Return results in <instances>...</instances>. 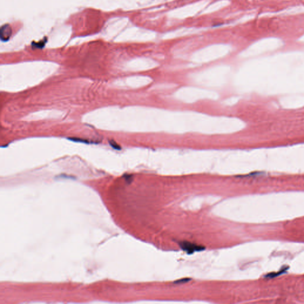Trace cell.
I'll list each match as a JSON object with an SVG mask.
<instances>
[{
  "label": "cell",
  "mask_w": 304,
  "mask_h": 304,
  "mask_svg": "<svg viewBox=\"0 0 304 304\" xmlns=\"http://www.w3.org/2000/svg\"><path fill=\"white\" fill-rule=\"evenodd\" d=\"M181 248L188 254H192L195 251H200L203 250V247L198 246L189 242H181L180 244Z\"/></svg>",
  "instance_id": "cell-1"
},
{
  "label": "cell",
  "mask_w": 304,
  "mask_h": 304,
  "mask_svg": "<svg viewBox=\"0 0 304 304\" xmlns=\"http://www.w3.org/2000/svg\"><path fill=\"white\" fill-rule=\"evenodd\" d=\"M109 143L110 145V146L113 148L115 150H121V147L120 146V145H118L117 143H116L115 141H114L113 140H109Z\"/></svg>",
  "instance_id": "cell-2"
},
{
  "label": "cell",
  "mask_w": 304,
  "mask_h": 304,
  "mask_svg": "<svg viewBox=\"0 0 304 304\" xmlns=\"http://www.w3.org/2000/svg\"><path fill=\"white\" fill-rule=\"evenodd\" d=\"M70 140L76 142H81V143H88V141L87 140H84L82 138H70Z\"/></svg>",
  "instance_id": "cell-3"
},
{
  "label": "cell",
  "mask_w": 304,
  "mask_h": 304,
  "mask_svg": "<svg viewBox=\"0 0 304 304\" xmlns=\"http://www.w3.org/2000/svg\"><path fill=\"white\" fill-rule=\"evenodd\" d=\"M189 279H181V280H177L175 282V283H184V282H186L188 281H189Z\"/></svg>",
  "instance_id": "cell-4"
}]
</instances>
